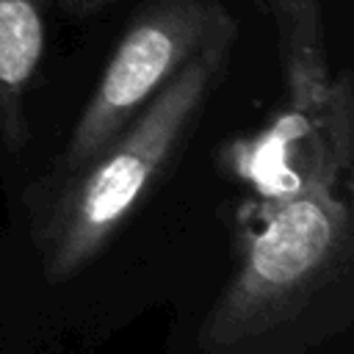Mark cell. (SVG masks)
Listing matches in <instances>:
<instances>
[{"mask_svg":"<svg viewBox=\"0 0 354 354\" xmlns=\"http://www.w3.org/2000/svg\"><path fill=\"white\" fill-rule=\"evenodd\" d=\"M230 22L232 17L216 0H147L130 19L83 105L55 160L53 185H64L94 160L188 58Z\"/></svg>","mask_w":354,"mask_h":354,"instance_id":"obj_3","label":"cell"},{"mask_svg":"<svg viewBox=\"0 0 354 354\" xmlns=\"http://www.w3.org/2000/svg\"><path fill=\"white\" fill-rule=\"evenodd\" d=\"M332 188L329 180H313L293 194L263 199V221L202 324L199 340L207 351L227 354L288 324L343 266L348 207Z\"/></svg>","mask_w":354,"mask_h":354,"instance_id":"obj_2","label":"cell"},{"mask_svg":"<svg viewBox=\"0 0 354 354\" xmlns=\"http://www.w3.org/2000/svg\"><path fill=\"white\" fill-rule=\"evenodd\" d=\"M285 72V91L290 111L318 113L332 105L337 88L332 86L321 0H268Z\"/></svg>","mask_w":354,"mask_h":354,"instance_id":"obj_5","label":"cell"},{"mask_svg":"<svg viewBox=\"0 0 354 354\" xmlns=\"http://www.w3.org/2000/svg\"><path fill=\"white\" fill-rule=\"evenodd\" d=\"M235 36V19L218 28L94 160L55 188L36 224L47 279L64 282L80 274L155 188L221 80Z\"/></svg>","mask_w":354,"mask_h":354,"instance_id":"obj_1","label":"cell"},{"mask_svg":"<svg viewBox=\"0 0 354 354\" xmlns=\"http://www.w3.org/2000/svg\"><path fill=\"white\" fill-rule=\"evenodd\" d=\"M58 0H0V144H28L25 97L47 44V17Z\"/></svg>","mask_w":354,"mask_h":354,"instance_id":"obj_4","label":"cell"}]
</instances>
